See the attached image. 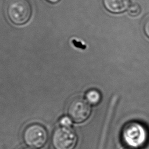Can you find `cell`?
<instances>
[{"label":"cell","instance_id":"cell-1","mask_svg":"<svg viewBox=\"0 0 149 149\" xmlns=\"http://www.w3.org/2000/svg\"><path fill=\"white\" fill-rule=\"evenodd\" d=\"M6 13L13 24H25L29 20L32 14V6L30 0H8Z\"/></svg>","mask_w":149,"mask_h":149},{"label":"cell","instance_id":"cell-2","mask_svg":"<svg viewBox=\"0 0 149 149\" xmlns=\"http://www.w3.org/2000/svg\"><path fill=\"white\" fill-rule=\"evenodd\" d=\"M147 133L144 127L137 122L127 124L123 130V138L127 146L137 148L144 144Z\"/></svg>","mask_w":149,"mask_h":149},{"label":"cell","instance_id":"cell-3","mask_svg":"<svg viewBox=\"0 0 149 149\" xmlns=\"http://www.w3.org/2000/svg\"><path fill=\"white\" fill-rule=\"evenodd\" d=\"M77 136L70 127L62 126L56 129L52 138L55 149H74L77 144Z\"/></svg>","mask_w":149,"mask_h":149},{"label":"cell","instance_id":"cell-4","mask_svg":"<svg viewBox=\"0 0 149 149\" xmlns=\"http://www.w3.org/2000/svg\"><path fill=\"white\" fill-rule=\"evenodd\" d=\"M23 139L27 146L32 148H40L45 144L48 134L43 126L38 124H33L24 130Z\"/></svg>","mask_w":149,"mask_h":149},{"label":"cell","instance_id":"cell-5","mask_svg":"<svg viewBox=\"0 0 149 149\" xmlns=\"http://www.w3.org/2000/svg\"><path fill=\"white\" fill-rule=\"evenodd\" d=\"M90 103L82 98L73 100L68 108L69 116L76 123H80L86 120L90 116Z\"/></svg>","mask_w":149,"mask_h":149},{"label":"cell","instance_id":"cell-6","mask_svg":"<svg viewBox=\"0 0 149 149\" xmlns=\"http://www.w3.org/2000/svg\"><path fill=\"white\" fill-rule=\"evenodd\" d=\"M105 8L110 12L120 13L128 9L130 0H102Z\"/></svg>","mask_w":149,"mask_h":149},{"label":"cell","instance_id":"cell-7","mask_svg":"<svg viewBox=\"0 0 149 149\" xmlns=\"http://www.w3.org/2000/svg\"><path fill=\"white\" fill-rule=\"evenodd\" d=\"M101 94L97 90H90L86 94L87 101L91 104H97L101 100Z\"/></svg>","mask_w":149,"mask_h":149},{"label":"cell","instance_id":"cell-8","mask_svg":"<svg viewBox=\"0 0 149 149\" xmlns=\"http://www.w3.org/2000/svg\"><path fill=\"white\" fill-rule=\"evenodd\" d=\"M141 6L137 3L130 5L127 9L128 13L132 16H137L141 13Z\"/></svg>","mask_w":149,"mask_h":149},{"label":"cell","instance_id":"cell-9","mask_svg":"<svg viewBox=\"0 0 149 149\" xmlns=\"http://www.w3.org/2000/svg\"><path fill=\"white\" fill-rule=\"evenodd\" d=\"M60 123L62 126L64 127H70V125L72 124L71 120L68 117H63L60 120Z\"/></svg>","mask_w":149,"mask_h":149},{"label":"cell","instance_id":"cell-10","mask_svg":"<svg viewBox=\"0 0 149 149\" xmlns=\"http://www.w3.org/2000/svg\"><path fill=\"white\" fill-rule=\"evenodd\" d=\"M144 31L146 35L149 38V17L146 20L144 23Z\"/></svg>","mask_w":149,"mask_h":149},{"label":"cell","instance_id":"cell-11","mask_svg":"<svg viewBox=\"0 0 149 149\" xmlns=\"http://www.w3.org/2000/svg\"><path fill=\"white\" fill-rule=\"evenodd\" d=\"M120 149H137V148H136V147H132V146H127L122 147Z\"/></svg>","mask_w":149,"mask_h":149},{"label":"cell","instance_id":"cell-12","mask_svg":"<svg viewBox=\"0 0 149 149\" xmlns=\"http://www.w3.org/2000/svg\"><path fill=\"white\" fill-rule=\"evenodd\" d=\"M48 2H51V3H56L58 2L59 0H47Z\"/></svg>","mask_w":149,"mask_h":149},{"label":"cell","instance_id":"cell-13","mask_svg":"<svg viewBox=\"0 0 149 149\" xmlns=\"http://www.w3.org/2000/svg\"><path fill=\"white\" fill-rule=\"evenodd\" d=\"M23 149H32V148H23Z\"/></svg>","mask_w":149,"mask_h":149}]
</instances>
